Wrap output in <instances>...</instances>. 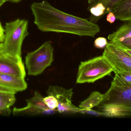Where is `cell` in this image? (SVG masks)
Instances as JSON below:
<instances>
[{
  "instance_id": "cell-1",
  "label": "cell",
  "mask_w": 131,
  "mask_h": 131,
  "mask_svg": "<svg viewBox=\"0 0 131 131\" xmlns=\"http://www.w3.org/2000/svg\"><path fill=\"white\" fill-rule=\"evenodd\" d=\"M31 9L34 17V24L42 32L94 37L100 31L97 24L61 11L46 1L34 2Z\"/></svg>"
},
{
  "instance_id": "cell-2",
  "label": "cell",
  "mask_w": 131,
  "mask_h": 131,
  "mask_svg": "<svg viewBox=\"0 0 131 131\" xmlns=\"http://www.w3.org/2000/svg\"><path fill=\"white\" fill-rule=\"evenodd\" d=\"M97 105L104 116L111 117L131 116V87L111 84Z\"/></svg>"
},
{
  "instance_id": "cell-3",
  "label": "cell",
  "mask_w": 131,
  "mask_h": 131,
  "mask_svg": "<svg viewBox=\"0 0 131 131\" xmlns=\"http://www.w3.org/2000/svg\"><path fill=\"white\" fill-rule=\"evenodd\" d=\"M28 24L27 20L19 18L6 23L4 38L0 48V54L22 60L21 47L25 38L29 35Z\"/></svg>"
},
{
  "instance_id": "cell-4",
  "label": "cell",
  "mask_w": 131,
  "mask_h": 131,
  "mask_svg": "<svg viewBox=\"0 0 131 131\" xmlns=\"http://www.w3.org/2000/svg\"><path fill=\"white\" fill-rule=\"evenodd\" d=\"M114 72L111 65L102 55L81 62L79 67L76 83H92L109 75Z\"/></svg>"
},
{
  "instance_id": "cell-5",
  "label": "cell",
  "mask_w": 131,
  "mask_h": 131,
  "mask_svg": "<svg viewBox=\"0 0 131 131\" xmlns=\"http://www.w3.org/2000/svg\"><path fill=\"white\" fill-rule=\"evenodd\" d=\"M54 48L50 41H47L34 51L29 52L25 57L28 74L37 76L42 74L53 61Z\"/></svg>"
},
{
  "instance_id": "cell-6",
  "label": "cell",
  "mask_w": 131,
  "mask_h": 131,
  "mask_svg": "<svg viewBox=\"0 0 131 131\" xmlns=\"http://www.w3.org/2000/svg\"><path fill=\"white\" fill-rule=\"evenodd\" d=\"M102 56L111 65L115 74L131 72V56L123 49L109 42Z\"/></svg>"
},
{
  "instance_id": "cell-7",
  "label": "cell",
  "mask_w": 131,
  "mask_h": 131,
  "mask_svg": "<svg viewBox=\"0 0 131 131\" xmlns=\"http://www.w3.org/2000/svg\"><path fill=\"white\" fill-rule=\"evenodd\" d=\"M48 95H53L58 101L57 110L61 113L70 110L74 105L71 102L73 93L72 89H66L57 86H50L47 91Z\"/></svg>"
},
{
  "instance_id": "cell-8",
  "label": "cell",
  "mask_w": 131,
  "mask_h": 131,
  "mask_svg": "<svg viewBox=\"0 0 131 131\" xmlns=\"http://www.w3.org/2000/svg\"><path fill=\"white\" fill-rule=\"evenodd\" d=\"M0 73L25 78L26 72L22 60L0 54Z\"/></svg>"
},
{
  "instance_id": "cell-9",
  "label": "cell",
  "mask_w": 131,
  "mask_h": 131,
  "mask_svg": "<svg viewBox=\"0 0 131 131\" xmlns=\"http://www.w3.org/2000/svg\"><path fill=\"white\" fill-rule=\"evenodd\" d=\"M0 86L16 92L23 91L27 87V84L24 78L1 73H0Z\"/></svg>"
},
{
  "instance_id": "cell-10",
  "label": "cell",
  "mask_w": 131,
  "mask_h": 131,
  "mask_svg": "<svg viewBox=\"0 0 131 131\" xmlns=\"http://www.w3.org/2000/svg\"><path fill=\"white\" fill-rule=\"evenodd\" d=\"M116 19L122 21H131V0H122L118 2L112 8Z\"/></svg>"
},
{
  "instance_id": "cell-11",
  "label": "cell",
  "mask_w": 131,
  "mask_h": 131,
  "mask_svg": "<svg viewBox=\"0 0 131 131\" xmlns=\"http://www.w3.org/2000/svg\"><path fill=\"white\" fill-rule=\"evenodd\" d=\"M131 37V21H125L116 31L109 35L108 39L110 41H121Z\"/></svg>"
},
{
  "instance_id": "cell-12",
  "label": "cell",
  "mask_w": 131,
  "mask_h": 131,
  "mask_svg": "<svg viewBox=\"0 0 131 131\" xmlns=\"http://www.w3.org/2000/svg\"><path fill=\"white\" fill-rule=\"evenodd\" d=\"M104 94L98 92H92L89 97L85 100L81 102L79 105V108L81 109H92L98 105L101 102L104 98Z\"/></svg>"
},
{
  "instance_id": "cell-13",
  "label": "cell",
  "mask_w": 131,
  "mask_h": 131,
  "mask_svg": "<svg viewBox=\"0 0 131 131\" xmlns=\"http://www.w3.org/2000/svg\"><path fill=\"white\" fill-rule=\"evenodd\" d=\"M42 110L30 104H27V105L21 108H14L12 114L14 116L24 115H35L40 114Z\"/></svg>"
},
{
  "instance_id": "cell-14",
  "label": "cell",
  "mask_w": 131,
  "mask_h": 131,
  "mask_svg": "<svg viewBox=\"0 0 131 131\" xmlns=\"http://www.w3.org/2000/svg\"><path fill=\"white\" fill-rule=\"evenodd\" d=\"M112 84L121 86L131 87V72H124L115 74Z\"/></svg>"
},
{
  "instance_id": "cell-15",
  "label": "cell",
  "mask_w": 131,
  "mask_h": 131,
  "mask_svg": "<svg viewBox=\"0 0 131 131\" xmlns=\"http://www.w3.org/2000/svg\"><path fill=\"white\" fill-rule=\"evenodd\" d=\"M89 11L92 15L91 18V22H94L99 19L100 17L104 15L106 8L101 2H97L89 6Z\"/></svg>"
},
{
  "instance_id": "cell-16",
  "label": "cell",
  "mask_w": 131,
  "mask_h": 131,
  "mask_svg": "<svg viewBox=\"0 0 131 131\" xmlns=\"http://www.w3.org/2000/svg\"><path fill=\"white\" fill-rule=\"evenodd\" d=\"M43 97H42L37 92H35L34 95L32 98L26 100L27 104H30L38 109L44 110L48 108L44 102Z\"/></svg>"
},
{
  "instance_id": "cell-17",
  "label": "cell",
  "mask_w": 131,
  "mask_h": 131,
  "mask_svg": "<svg viewBox=\"0 0 131 131\" xmlns=\"http://www.w3.org/2000/svg\"><path fill=\"white\" fill-rule=\"evenodd\" d=\"M16 92L0 91V101L5 102L11 107L16 101Z\"/></svg>"
},
{
  "instance_id": "cell-18",
  "label": "cell",
  "mask_w": 131,
  "mask_h": 131,
  "mask_svg": "<svg viewBox=\"0 0 131 131\" xmlns=\"http://www.w3.org/2000/svg\"><path fill=\"white\" fill-rule=\"evenodd\" d=\"M109 42L121 49L131 50V37L121 41H110Z\"/></svg>"
},
{
  "instance_id": "cell-19",
  "label": "cell",
  "mask_w": 131,
  "mask_h": 131,
  "mask_svg": "<svg viewBox=\"0 0 131 131\" xmlns=\"http://www.w3.org/2000/svg\"><path fill=\"white\" fill-rule=\"evenodd\" d=\"M44 101L48 108L56 109L58 106V101L55 97L53 95H48L43 98Z\"/></svg>"
},
{
  "instance_id": "cell-20",
  "label": "cell",
  "mask_w": 131,
  "mask_h": 131,
  "mask_svg": "<svg viewBox=\"0 0 131 131\" xmlns=\"http://www.w3.org/2000/svg\"><path fill=\"white\" fill-rule=\"evenodd\" d=\"M122 1V0H99L97 2L94 4H96L97 2L102 3L106 8V10H105L104 13V14H105L110 12L112 8L118 2Z\"/></svg>"
},
{
  "instance_id": "cell-21",
  "label": "cell",
  "mask_w": 131,
  "mask_h": 131,
  "mask_svg": "<svg viewBox=\"0 0 131 131\" xmlns=\"http://www.w3.org/2000/svg\"><path fill=\"white\" fill-rule=\"evenodd\" d=\"M108 42L106 38L102 37H99L95 39L94 42V46L98 48H105L107 45Z\"/></svg>"
},
{
  "instance_id": "cell-22",
  "label": "cell",
  "mask_w": 131,
  "mask_h": 131,
  "mask_svg": "<svg viewBox=\"0 0 131 131\" xmlns=\"http://www.w3.org/2000/svg\"><path fill=\"white\" fill-rule=\"evenodd\" d=\"M78 113L83 114H87L91 115H94L96 116H104V114L100 111L94 110L91 109H85L80 108L79 111Z\"/></svg>"
},
{
  "instance_id": "cell-23",
  "label": "cell",
  "mask_w": 131,
  "mask_h": 131,
  "mask_svg": "<svg viewBox=\"0 0 131 131\" xmlns=\"http://www.w3.org/2000/svg\"><path fill=\"white\" fill-rule=\"evenodd\" d=\"M116 19L115 15L112 12H110L107 15L106 20H107V21L109 23H111V24L114 23Z\"/></svg>"
},
{
  "instance_id": "cell-24",
  "label": "cell",
  "mask_w": 131,
  "mask_h": 131,
  "mask_svg": "<svg viewBox=\"0 0 131 131\" xmlns=\"http://www.w3.org/2000/svg\"><path fill=\"white\" fill-rule=\"evenodd\" d=\"M11 106L5 102L0 101V110L11 112Z\"/></svg>"
},
{
  "instance_id": "cell-25",
  "label": "cell",
  "mask_w": 131,
  "mask_h": 131,
  "mask_svg": "<svg viewBox=\"0 0 131 131\" xmlns=\"http://www.w3.org/2000/svg\"><path fill=\"white\" fill-rule=\"evenodd\" d=\"M58 111L56 109H52L48 108L46 110H42L40 113V114L43 115H51L54 114Z\"/></svg>"
},
{
  "instance_id": "cell-26",
  "label": "cell",
  "mask_w": 131,
  "mask_h": 131,
  "mask_svg": "<svg viewBox=\"0 0 131 131\" xmlns=\"http://www.w3.org/2000/svg\"><path fill=\"white\" fill-rule=\"evenodd\" d=\"M5 29L3 28L0 22V44L3 43L4 38Z\"/></svg>"
},
{
  "instance_id": "cell-27",
  "label": "cell",
  "mask_w": 131,
  "mask_h": 131,
  "mask_svg": "<svg viewBox=\"0 0 131 131\" xmlns=\"http://www.w3.org/2000/svg\"><path fill=\"white\" fill-rule=\"evenodd\" d=\"M11 112L0 110V115H9L10 114Z\"/></svg>"
},
{
  "instance_id": "cell-28",
  "label": "cell",
  "mask_w": 131,
  "mask_h": 131,
  "mask_svg": "<svg viewBox=\"0 0 131 131\" xmlns=\"http://www.w3.org/2000/svg\"><path fill=\"white\" fill-rule=\"evenodd\" d=\"M0 91H1L15 92L11 90L10 89H8V88H7L4 87H2V86H0Z\"/></svg>"
},
{
  "instance_id": "cell-29",
  "label": "cell",
  "mask_w": 131,
  "mask_h": 131,
  "mask_svg": "<svg viewBox=\"0 0 131 131\" xmlns=\"http://www.w3.org/2000/svg\"><path fill=\"white\" fill-rule=\"evenodd\" d=\"M21 0H6V2H12V3H17L20 2Z\"/></svg>"
},
{
  "instance_id": "cell-30",
  "label": "cell",
  "mask_w": 131,
  "mask_h": 131,
  "mask_svg": "<svg viewBox=\"0 0 131 131\" xmlns=\"http://www.w3.org/2000/svg\"><path fill=\"white\" fill-rule=\"evenodd\" d=\"M99 0H88L89 4L91 5L97 2Z\"/></svg>"
},
{
  "instance_id": "cell-31",
  "label": "cell",
  "mask_w": 131,
  "mask_h": 131,
  "mask_svg": "<svg viewBox=\"0 0 131 131\" xmlns=\"http://www.w3.org/2000/svg\"><path fill=\"white\" fill-rule=\"evenodd\" d=\"M125 52L128 54L130 56H131V50H128V49H123Z\"/></svg>"
},
{
  "instance_id": "cell-32",
  "label": "cell",
  "mask_w": 131,
  "mask_h": 131,
  "mask_svg": "<svg viewBox=\"0 0 131 131\" xmlns=\"http://www.w3.org/2000/svg\"><path fill=\"white\" fill-rule=\"evenodd\" d=\"M6 2V0H0V7H1Z\"/></svg>"
},
{
  "instance_id": "cell-33",
  "label": "cell",
  "mask_w": 131,
  "mask_h": 131,
  "mask_svg": "<svg viewBox=\"0 0 131 131\" xmlns=\"http://www.w3.org/2000/svg\"><path fill=\"white\" fill-rule=\"evenodd\" d=\"M2 44H0V48H1V47L2 45Z\"/></svg>"
}]
</instances>
